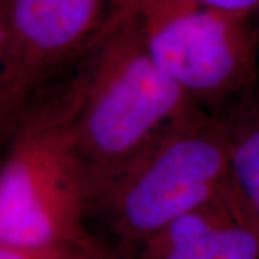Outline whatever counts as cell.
<instances>
[{"mask_svg": "<svg viewBox=\"0 0 259 259\" xmlns=\"http://www.w3.org/2000/svg\"><path fill=\"white\" fill-rule=\"evenodd\" d=\"M199 2L214 9L252 20L259 25V0H199Z\"/></svg>", "mask_w": 259, "mask_h": 259, "instance_id": "9", "label": "cell"}, {"mask_svg": "<svg viewBox=\"0 0 259 259\" xmlns=\"http://www.w3.org/2000/svg\"><path fill=\"white\" fill-rule=\"evenodd\" d=\"M85 55V54H83ZM83 56L29 105L0 154V243L97 238L88 219L76 118Z\"/></svg>", "mask_w": 259, "mask_h": 259, "instance_id": "2", "label": "cell"}, {"mask_svg": "<svg viewBox=\"0 0 259 259\" xmlns=\"http://www.w3.org/2000/svg\"><path fill=\"white\" fill-rule=\"evenodd\" d=\"M5 37V0H0V49Z\"/></svg>", "mask_w": 259, "mask_h": 259, "instance_id": "10", "label": "cell"}, {"mask_svg": "<svg viewBox=\"0 0 259 259\" xmlns=\"http://www.w3.org/2000/svg\"><path fill=\"white\" fill-rule=\"evenodd\" d=\"M133 259H259V222L229 182L144 242Z\"/></svg>", "mask_w": 259, "mask_h": 259, "instance_id": "6", "label": "cell"}, {"mask_svg": "<svg viewBox=\"0 0 259 259\" xmlns=\"http://www.w3.org/2000/svg\"><path fill=\"white\" fill-rule=\"evenodd\" d=\"M156 64L204 110L219 112L259 82V25L199 0H124Z\"/></svg>", "mask_w": 259, "mask_h": 259, "instance_id": "4", "label": "cell"}, {"mask_svg": "<svg viewBox=\"0 0 259 259\" xmlns=\"http://www.w3.org/2000/svg\"><path fill=\"white\" fill-rule=\"evenodd\" d=\"M229 183L225 127L200 110L164 131L118 175L88 193L90 225H101L120 259Z\"/></svg>", "mask_w": 259, "mask_h": 259, "instance_id": "3", "label": "cell"}, {"mask_svg": "<svg viewBox=\"0 0 259 259\" xmlns=\"http://www.w3.org/2000/svg\"><path fill=\"white\" fill-rule=\"evenodd\" d=\"M118 0H5L0 154L29 105L101 33Z\"/></svg>", "mask_w": 259, "mask_h": 259, "instance_id": "5", "label": "cell"}, {"mask_svg": "<svg viewBox=\"0 0 259 259\" xmlns=\"http://www.w3.org/2000/svg\"><path fill=\"white\" fill-rule=\"evenodd\" d=\"M216 114L226 133L229 182L259 222V82Z\"/></svg>", "mask_w": 259, "mask_h": 259, "instance_id": "7", "label": "cell"}, {"mask_svg": "<svg viewBox=\"0 0 259 259\" xmlns=\"http://www.w3.org/2000/svg\"><path fill=\"white\" fill-rule=\"evenodd\" d=\"M87 79L76 140L88 193L170 127L204 110L150 55L134 10L118 0L83 55Z\"/></svg>", "mask_w": 259, "mask_h": 259, "instance_id": "1", "label": "cell"}, {"mask_svg": "<svg viewBox=\"0 0 259 259\" xmlns=\"http://www.w3.org/2000/svg\"><path fill=\"white\" fill-rule=\"evenodd\" d=\"M0 259H120L108 243L90 241L0 243Z\"/></svg>", "mask_w": 259, "mask_h": 259, "instance_id": "8", "label": "cell"}]
</instances>
